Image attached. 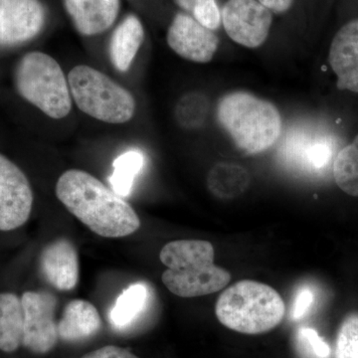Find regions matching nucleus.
<instances>
[{
  "instance_id": "obj_1",
  "label": "nucleus",
  "mask_w": 358,
  "mask_h": 358,
  "mask_svg": "<svg viewBox=\"0 0 358 358\" xmlns=\"http://www.w3.org/2000/svg\"><path fill=\"white\" fill-rule=\"evenodd\" d=\"M56 195L70 213L99 236L127 237L140 229L141 219L133 207L86 171H65L58 179Z\"/></svg>"
},
{
  "instance_id": "obj_2",
  "label": "nucleus",
  "mask_w": 358,
  "mask_h": 358,
  "mask_svg": "<svg viewBox=\"0 0 358 358\" xmlns=\"http://www.w3.org/2000/svg\"><path fill=\"white\" fill-rule=\"evenodd\" d=\"M213 245L203 240L169 242L159 253L166 267L162 280L169 292L180 298H196L222 289L231 275L214 264Z\"/></svg>"
},
{
  "instance_id": "obj_3",
  "label": "nucleus",
  "mask_w": 358,
  "mask_h": 358,
  "mask_svg": "<svg viewBox=\"0 0 358 358\" xmlns=\"http://www.w3.org/2000/svg\"><path fill=\"white\" fill-rule=\"evenodd\" d=\"M221 127L240 150L260 154L275 145L282 131V117L274 103L248 92L227 94L219 101Z\"/></svg>"
},
{
  "instance_id": "obj_4",
  "label": "nucleus",
  "mask_w": 358,
  "mask_h": 358,
  "mask_svg": "<svg viewBox=\"0 0 358 358\" xmlns=\"http://www.w3.org/2000/svg\"><path fill=\"white\" fill-rule=\"evenodd\" d=\"M215 313L219 322L228 329L259 334L281 324L286 306L272 287L244 280L223 292L216 303Z\"/></svg>"
},
{
  "instance_id": "obj_5",
  "label": "nucleus",
  "mask_w": 358,
  "mask_h": 358,
  "mask_svg": "<svg viewBox=\"0 0 358 358\" xmlns=\"http://www.w3.org/2000/svg\"><path fill=\"white\" fill-rule=\"evenodd\" d=\"M18 93L52 119H63L72 109L69 83L55 59L42 52H30L15 71Z\"/></svg>"
},
{
  "instance_id": "obj_6",
  "label": "nucleus",
  "mask_w": 358,
  "mask_h": 358,
  "mask_svg": "<svg viewBox=\"0 0 358 358\" xmlns=\"http://www.w3.org/2000/svg\"><path fill=\"white\" fill-rule=\"evenodd\" d=\"M68 83L77 107L90 117L108 124H124L133 119V95L100 71L78 65L70 71Z\"/></svg>"
},
{
  "instance_id": "obj_7",
  "label": "nucleus",
  "mask_w": 358,
  "mask_h": 358,
  "mask_svg": "<svg viewBox=\"0 0 358 358\" xmlns=\"http://www.w3.org/2000/svg\"><path fill=\"white\" fill-rule=\"evenodd\" d=\"M24 327L22 345L36 355H46L57 345L55 320L57 299L45 291H27L21 296Z\"/></svg>"
},
{
  "instance_id": "obj_8",
  "label": "nucleus",
  "mask_w": 358,
  "mask_h": 358,
  "mask_svg": "<svg viewBox=\"0 0 358 358\" xmlns=\"http://www.w3.org/2000/svg\"><path fill=\"white\" fill-rule=\"evenodd\" d=\"M221 22L231 40L247 48H258L270 34L273 16L257 0H227Z\"/></svg>"
},
{
  "instance_id": "obj_9",
  "label": "nucleus",
  "mask_w": 358,
  "mask_h": 358,
  "mask_svg": "<svg viewBox=\"0 0 358 358\" xmlns=\"http://www.w3.org/2000/svg\"><path fill=\"white\" fill-rule=\"evenodd\" d=\"M32 206V188L25 173L0 155V231H13L24 225Z\"/></svg>"
},
{
  "instance_id": "obj_10",
  "label": "nucleus",
  "mask_w": 358,
  "mask_h": 358,
  "mask_svg": "<svg viewBox=\"0 0 358 358\" xmlns=\"http://www.w3.org/2000/svg\"><path fill=\"white\" fill-rule=\"evenodd\" d=\"M45 17L39 0H0V46L30 41L41 32Z\"/></svg>"
},
{
  "instance_id": "obj_11",
  "label": "nucleus",
  "mask_w": 358,
  "mask_h": 358,
  "mask_svg": "<svg viewBox=\"0 0 358 358\" xmlns=\"http://www.w3.org/2000/svg\"><path fill=\"white\" fill-rule=\"evenodd\" d=\"M166 40L178 55L196 63L210 62L219 46L215 33L185 13L173 18Z\"/></svg>"
},
{
  "instance_id": "obj_12",
  "label": "nucleus",
  "mask_w": 358,
  "mask_h": 358,
  "mask_svg": "<svg viewBox=\"0 0 358 358\" xmlns=\"http://www.w3.org/2000/svg\"><path fill=\"white\" fill-rule=\"evenodd\" d=\"M334 155V143L324 134L305 129H296L286 136L280 155L289 166L308 173L326 169Z\"/></svg>"
},
{
  "instance_id": "obj_13",
  "label": "nucleus",
  "mask_w": 358,
  "mask_h": 358,
  "mask_svg": "<svg viewBox=\"0 0 358 358\" xmlns=\"http://www.w3.org/2000/svg\"><path fill=\"white\" fill-rule=\"evenodd\" d=\"M42 275L58 291H71L79 282V257L75 245L66 239L54 240L42 250Z\"/></svg>"
},
{
  "instance_id": "obj_14",
  "label": "nucleus",
  "mask_w": 358,
  "mask_h": 358,
  "mask_svg": "<svg viewBox=\"0 0 358 358\" xmlns=\"http://www.w3.org/2000/svg\"><path fill=\"white\" fill-rule=\"evenodd\" d=\"M329 62L338 77V88L358 93V18L348 21L334 35Z\"/></svg>"
},
{
  "instance_id": "obj_15",
  "label": "nucleus",
  "mask_w": 358,
  "mask_h": 358,
  "mask_svg": "<svg viewBox=\"0 0 358 358\" xmlns=\"http://www.w3.org/2000/svg\"><path fill=\"white\" fill-rule=\"evenodd\" d=\"M64 3L78 32L86 36L109 29L120 11V0H64Z\"/></svg>"
},
{
  "instance_id": "obj_16",
  "label": "nucleus",
  "mask_w": 358,
  "mask_h": 358,
  "mask_svg": "<svg viewBox=\"0 0 358 358\" xmlns=\"http://www.w3.org/2000/svg\"><path fill=\"white\" fill-rule=\"evenodd\" d=\"M101 327L102 320L93 303L85 300H73L66 306L58 322V336L66 343H80L93 338Z\"/></svg>"
},
{
  "instance_id": "obj_17",
  "label": "nucleus",
  "mask_w": 358,
  "mask_h": 358,
  "mask_svg": "<svg viewBox=\"0 0 358 358\" xmlns=\"http://www.w3.org/2000/svg\"><path fill=\"white\" fill-rule=\"evenodd\" d=\"M145 40V30L136 15H129L115 28L110 37V62L120 72H127L133 64Z\"/></svg>"
},
{
  "instance_id": "obj_18",
  "label": "nucleus",
  "mask_w": 358,
  "mask_h": 358,
  "mask_svg": "<svg viewBox=\"0 0 358 358\" xmlns=\"http://www.w3.org/2000/svg\"><path fill=\"white\" fill-rule=\"evenodd\" d=\"M150 289L145 282L131 285L115 301L109 313L110 324L117 331L133 327L147 310Z\"/></svg>"
},
{
  "instance_id": "obj_19",
  "label": "nucleus",
  "mask_w": 358,
  "mask_h": 358,
  "mask_svg": "<svg viewBox=\"0 0 358 358\" xmlns=\"http://www.w3.org/2000/svg\"><path fill=\"white\" fill-rule=\"evenodd\" d=\"M22 301L17 294L0 293V350L6 353L16 352L22 345Z\"/></svg>"
},
{
  "instance_id": "obj_20",
  "label": "nucleus",
  "mask_w": 358,
  "mask_h": 358,
  "mask_svg": "<svg viewBox=\"0 0 358 358\" xmlns=\"http://www.w3.org/2000/svg\"><path fill=\"white\" fill-rule=\"evenodd\" d=\"M250 179V174L244 167L221 162L209 171L207 185L212 194L218 199H233L246 192Z\"/></svg>"
},
{
  "instance_id": "obj_21",
  "label": "nucleus",
  "mask_w": 358,
  "mask_h": 358,
  "mask_svg": "<svg viewBox=\"0 0 358 358\" xmlns=\"http://www.w3.org/2000/svg\"><path fill=\"white\" fill-rule=\"evenodd\" d=\"M143 164L145 157L140 150H129L117 157L113 162L114 171L109 178L112 189L121 197L129 196Z\"/></svg>"
},
{
  "instance_id": "obj_22",
  "label": "nucleus",
  "mask_w": 358,
  "mask_h": 358,
  "mask_svg": "<svg viewBox=\"0 0 358 358\" xmlns=\"http://www.w3.org/2000/svg\"><path fill=\"white\" fill-rule=\"evenodd\" d=\"M334 178L343 192L358 197V134L336 155Z\"/></svg>"
},
{
  "instance_id": "obj_23",
  "label": "nucleus",
  "mask_w": 358,
  "mask_h": 358,
  "mask_svg": "<svg viewBox=\"0 0 358 358\" xmlns=\"http://www.w3.org/2000/svg\"><path fill=\"white\" fill-rule=\"evenodd\" d=\"M208 110V99L203 94L197 92L186 94L176 105V121L182 128L199 129L206 121Z\"/></svg>"
},
{
  "instance_id": "obj_24",
  "label": "nucleus",
  "mask_w": 358,
  "mask_h": 358,
  "mask_svg": "<svg viewBox=\"0 0 358 358\" xmlns=\"http://www.w3.org/2000/svg\"><path fill=\"white\" fill-rule=\"evenodd\" d=\"M181 8L192 13L193 18L208 29H218L221 11L216 0H176Z\"/></svg>"
},
{
  "instance_id": "obj_25",
  "label": "nucleus",
  "mask_w": 358,
  "mask_h": 358,
  "mask_svg": "<svg viewBox=\"0 0 358 358\" xmlns=\"http://www.w3.org/2000/svg\"><path fill=\"white\" fill-rule=\"evenodd\" d=\"M336 358H358V315H348L336 338Z\"/></svg>"
},
{
  "instance_id": "obj_26",
  "label": "nucleus",
  "mask_w": 358,
  "mask_h": 358,
  "mask_svg": "<svg viewBox=\"0 0 358 358\" xmlns=\"http://www.w3.org/2000/svg\"><path fill=\"white\" fill-rule=\"evenodd\" d=\"M296 345L306 358H329L331 348L324 339L310 327H301L296 333Z\"/></svg>"
},
{
  "instance_id": "obj_27",
  "label": "nucleus",
  "mask_w": 358,
  "mask_h": 358,
  "mask_svg": "<svg viewBox=\"0 0 358 358\" xmlns=\"http://www.w3.org/2000/svg\"><path fill=\"white\" fill-rule=\"evenodd\" d=\"M313 301H315V294L310 287H303L299 289L294 298L293 310H292L293 319L301 320V317H305L310 312Z\"/></svg>"
},
{
  "instance_id": "obj_28",
  "label": "nucleus",
  "mask_w": 358,
  "mask_h": 358,
  "mask_svg": "<svg viewBox=\"0 0 358 358\" xmlns=\"http://www.w3.org/2000/svg\"><path fill=\"white\" fill-rule=\"evenodd\" d=\"M81 358H140L126 348L107 345L85 355Z\"/></svg>"
},
{
  "instance_id": "obj_29",
  "label": "nucleus",
  "mask_w": 358,
  "mask_h": 358,
  "mask_svg": "<svg viewBox=\"0 0 358 358\" xmlns=\"http://www.w3.org/2000/svg\"><path fill=\"white\" fill-rule=\"evenodd\" d=\"M271 13H284L293 6L294 0H257Z\"/></svg>"
}]
</instances>
